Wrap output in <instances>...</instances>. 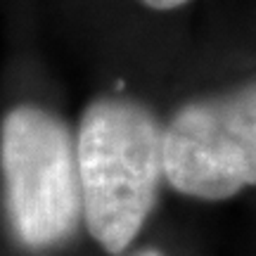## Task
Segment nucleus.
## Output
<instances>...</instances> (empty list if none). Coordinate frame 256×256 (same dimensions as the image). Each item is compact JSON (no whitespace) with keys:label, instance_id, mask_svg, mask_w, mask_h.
Returning a JSON list of instances; mask_svg holds the SVG:
<instances>
[{"label":"nucleus","instance_id":"1","mask_svg":"<svg viewBox=\"0 0 256 256\" xmlns=\"http://www.w3.org/2000/svg\"><path fill=\"white\" fill-rule=\"evenodd\" d=\"M76 171L88 232L121 254L154 206L162 168V126L142 102L110 95L90 102L76 140Z\"/></svg>","mask_w":256,"mask_h":256},{"label":"nucleus","instance_id":"2","mask_svg":"<svg viewBox=\"0 0 256 256\" xmlns=\"http://www.w3.org/2000/svg\"><path fill=\"white\" fill-rule=\"evenodd\" d=\"M5 211L14 238L48 249L72 238L81 209L76 150L69 126L38 104H19L0 124Z\"/></svg>","mask_w":256,"mask_h":256},{"label":"nucleus","instance_id":"3","mask_svg":"<svg viewBox=\"0 0 256 256\" xmlns=\"http://www.w3.org/2000/svg\"><path fill=\"white\" fill-rule=\"evenodd\" d=\"M162 168L176 192L228 200L256 183V88L194 100L162 128Z\"/></svg>","mask_w":256,"mask_h":256},{"label":"nucleus","instance_id":"4","mask_svg":"<svg viewBox=\"0 0 256 256\" xmlns=\"http://www.w3.org/2000/svg\"><path fill=\"white\" fill-rule=\"evenodd\" d=\"M140 2L147 5V8H152V10H162V12H166V10L180 8V5L190 2V0H140Z\"/></svg>","mask_w":256,"mask_h":256},{"label":"nucleus","instance_id":"5","mask_svg":"<svg viewBox=\"0 0 256 256\" xmlns=\"http://www.w3.org/2000/svg\"><path fill=\"white\" fill-rule=\"evenodd\" d=\"M136 256H164L162 252H156V249H142V252H138Z\"/></svg>","mask_w":256,"mask_h":256}]
</instances>
